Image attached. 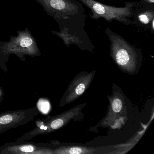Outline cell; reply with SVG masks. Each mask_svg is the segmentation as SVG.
I'll return each mask as SVG.
<instances>
[{
    "instance_id": "1",
    "label": "cell",
    "mask_w": 154,
    "mask_h": 154,
    "mask_svg": "<svg viewBox=\"0 0 154 154\" xmlns=\"http://www.w3.org/2000/svg\"><path fill=\"white\" fill-rule=\"evenodd\" d=\"M110 56L121 71L135 75L140 67V55L136 49L121 37L109 33Z\"/></svg>"
},
{
    "instance_id": "2",
    "label": "cell",
    "mask_w": 154,
    "mask_h": 154,
    "mask_svg": "<svg viewBox=\"0 0 154 154\" xmlns=\"http://www.w3.org/2000/svg\"><path fill=\"white\" fill-rule=\"evenodd\" d=\"M91 10V17L93 19H104L110 22L113 20L127 24L129 17L131 15V8L132 4H128L124 8H115L106 6L94 0H79Z\"/></svg>"
},
{
    "instance_id": "3",
    "label": "cell",
    "mask_w": 154,
    "mask_h": 154,
    "mask_svg": "<svg viewBox=\"0 0 154 154\" xmlns=\"http://www.w3.org/2000/svg\"><path fill=\"white\" fill-rule=\"evenodd\" d=\"M96 72H81L70 83L63 97L61 106L68 104L81 97L91 84Z\"/></svg>"
},
{
    "instance_id": "4",
    "label": "cell",
    "mask_w": 154,
    "mask_h": 154,
    "mask_svg": "<svg viewBox=\"0 0 154 154\" xmlns=\"http://www.w3.org/2000/svg\"><path fill=\"white\" fill-rule=\"evenodd\" d=\"M85 105V103H84L77 105L63 112L54 119L49 125L50 130H56L66 125L71 120L79 114L80 111Z\"/></svg>"
},
{
    "instance_id": "5",
    "label": "cell",
    "mask_w": 154,
    "mask_h": 154,
    "mask_svg": "<svg viewBox=\"0 0 154 154\" xmlns=\"http://www.w3.org/2000/svg\"><path fill=\"white\" fill-rule=\"evenodd\" d=\"M95 150L91 148L83 146H69L57 149L55 153L61 154H92Z\"/></svg>"
},
{
    "instance_id": "6",
    "label": "cell",
    "mask_w": 154,
    "mask_h": 154,
    "mask_svg": "<svg viewBox=\"0 0 154 154\" xmlns=\"http://www.w3.org/2000/svg\"><path fill=\"white\" fill-rule=\"evenodd\" d=\"M154 17V12L153 11H146L139 15L138 19L143 24H148L153 20Z\"/></svg>"
},
{
    "instance_id": "7",
    "label": "cell",
    "mask_w": 154,
    "mask_h": 154,
    "mask_svg": "<svg viewBox=\"0 0 154 154\" xmlns=\"http://www.w3.org/2000/svg\"><path fill=\"white\" fill-rule=\"evenodd\" d=\"M123 107V103L120 99L115 98L112 100L111 110L115 113H119L121 111Z\"/></svg>"
},
{
    "instance_id": "8",
    "label": "cell",
    "mask_w": 154,
    "mask_h": 154,
    "mask_svg": "<svg viewBox=\"0 0 154 154\" xmlns=\"http://www.w3.org/2000/svg\"><path fill=\"white\" fill-rule=\"evenodd\" d=\"M15 116L12 114H6L0 117V124L6 125L9 124L14 121Z\"/></svg>"
},
{
    "instance_id": "9",
    "label": "cell",
    "mask_w": 154,
    "mask_h": 154,
    "mask_svg": "<svg viewBox=\"0 0 154 154\" xmlns=\"http://www.w3.org/2000/svg\"><path fill=\"white\" fill-rule=\"evenodd\" d=\"M33 43V41L29 38H24L20 41V45L22 47H28Z\"/></svg>"
},
{
    "instance_id": "10",
    "label": "cell",
    "mask_w": 154,
    "mask_h": 154,
    "mask_svg": "<svg viewBox=\"0 0 154 154\" xmlns=\"http://www.w3.org/2000/svg\"><path fill=\"white\" fill-rule=\"evenodd\" d=\"M20 150L21 152H25V153H31L35 150V148L30 145H26V146L20 147Z\"/></svg>"
},
{
    "instance_id": "11",
    "label": "cell",
    "mask_w": 154,
    "mask_h": 154,
    "mask_svg": "<svg viewBox=\"0 0 154 154\" xmlns=\"http://www.w3.org/2000/svg\"><path fill=\"white\" fill-rule=\"evenodd\" d=\"M39 104H40L39 108H40V109H41L42 111L45 112V111L47 110V103H44L41 102L40 103H39Z\"/></svg>"
},
{
    "instance_id": "12",
    "label": "cell",
    "mask_w": 154,
    "mask_h": 154,
    "mask_svg": "<svg viewBox=\"0 0 154 154\" xmlns=\"http://www.w3.org/2000/svg\"><path fill=\"white\" fill-rule=\"evenodd\" d=\"M147 1L150 3H154V0H147Z\"/></svg>"
}]
</instances>
